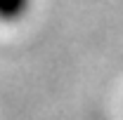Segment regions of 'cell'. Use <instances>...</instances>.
Returning a JSON list of instances; mask_svg holds the SVG:
<instances>
[{
	"label": "cell",
	"instance_id": "cell-1",
	"mask_svg": "<svg viewBox=\"0 0 123 120\" xmlns=\"http://www.w3.org/2000/svg\"><path fill=\"white\" fill-rule=\"evenodd\" d=\"M33 0H0V21L2 24H14L29 14Z\"/></svg>",
	"mask_w": 123,
	"mask_h": 120
}]
</instances>
